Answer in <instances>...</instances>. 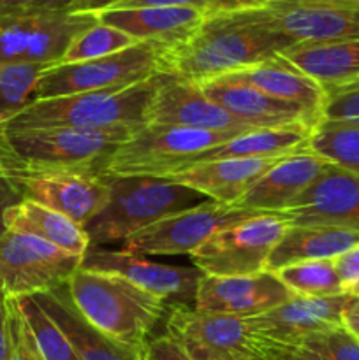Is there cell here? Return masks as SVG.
Here are the masks:
<instances>
[{
	"label": "cell",
	"mask_w": 359,
	"mask_h": 360,
	"mask_svg": "<svg viewBox=\"0 0 359 360\" xmlns=\"http://www.w3.org/2000/svg\"><path fill=\"white\" fill-rule=\"evenodd\" d=\"M289 46L291 41L239 14H211L189 39L164 48L160 74L203 84L264 62Z\"/></svg>",
	"instance_id": "1"
},
{
	"label": "cell",
	"mask_w": 359,
	"mask_h": 360,
	"mask_svg": "<svg viewBox=\"0 0 359 360\" xmlns=\"http://www.w3.org/2000/svg\"><path fill=\"white\" fill-rule=\"evenodd\" d=\"M77 311L113 340L144 352L150 333L165 311L157 295L111 273L80 267L65 283Z\"/></svg>",
	"instance_id": "2"
},
{
	"label": "cell",
	"mask_w": 359,
	"mask_h": 360,
	"mask_svg": "<svg viewBox=\"0 0 359 360\" xmlns=\"http://www.w3.org/2000/svg\"><path fill=\"white\" fill-rule=\"evenodd\" d=\"M109 199L84 225L90 246L125 243L141 229L208 200L196 190L153 176L106 174Z\"/></svg>",
	"instance_id": "3"
},
{
	"label": "cell",
	"mask_w": 359,
	"mask_h": 360,
	"mask_svg": "<svg viewBox=\"0 0 359 360\" xmlns=\"http://www.w3.org/2000/svg\"><path fill=\"white\" fill-rule=\"evenodd\" d=\"M158 77L160 74L129 86L106 88L63 97L35 98L0 129L69 127L99 130L113 127H143L146 125V108L157 88Z\"/></svg>",
	"instance_id": "4"
},
{
	"label": "cell",
	"mask_w": 359,
	"mask_h": 360,
	"mask_svg": "<svg viewBox=\"0 0 359 360\" xmlns=\"http://www.w3.org/2000/svg\"><path fill=\"white\" fill-rule=\"evenodd\" d=\"M141 127L81 130L69 127L0 129V153L32 167L76 169L106 174L116 148Z\"/></svg>",
	"instance_id": "5"
},
{
	"label": "cell",
	"mask_w": 359,
	"mask_h": 360,
	"mask_svg": "<svg viewBox=\"0 0 359 360\" xmlns=\"http://www.w3.org/2000/svg\"><path fill=\"white\" fill-rule=\"evenodd\" d=\"M0 167L21 195L84 227L109 199L106 174L76 169L32 167L0 153Z\"/></svg>",
	"instance_id": "6"
},
{
	"label": "cell",
	"mask_w": 359,
	"mask_h": 360,
	"mask_svg": "<svg viewBox=\"0 0 359 360\" xmlns=\"http://www.w3.org/2000/svg\"><path fill=\"white\" fill-rule=\"evenodd\" d=\"M250 132V130H248ZM243 132H213L146 123L120 144L108 162L106 174L165 178L201 151Z\"/></svg>",
	"instance_id": "7"
},
{
	"label": "cell",
	"mask_w": 359,
	"mask_h": 360,
	"mask_svg": "<svg viewBox=\"0 0 359 360\" xmlns=\"http://www.w3.org/2000/svg\"><path fill=\"white\" fill-rule=\"evenodd\" d=\"M97 21V14L48 7H32L0 16V63L56 65L73 39Z\"/></svg>",
	"instance_id": "8"
},
{
	"label": "cell",
	"mask_w": 359,
	"mask_h": 360,
	"mask_svg": "<svg viewBox=\"0 0 359 360\" xmlns=\"http://www.w3.org/2000/svg\"><path fill=\"white\" fill-rule=\"evenodd\" d=\"M164 46L137 42L123 51L76 63H56L42 70L35 98L129 86L160 74Z\"/></svg>",
	"instance_id": "9"
},
{
	"label": "cell",
	"mask_w": 359,
	"mask_h": 360,
	"mask_svg": "<svg viewBox=\"0 0 359 360\" xmlns=\"http://www.w3.org/2000/svg\"><path fill=\"white\" fill-rule=\"evenodd\" d=\"M231 13L282 35L292 46L359 39V4L271 0Z\"/></svg>",
	"instance_id": "10"
},
{
	"label": "cell",
	"mask_w": 359,
	"mask_h": 360,
	"mask_svg": "<svg viewBox=\"0 0 359 360\" xmlns=\"http://www.w3.org/2000/svg\"><path fill=\"white\" fill-rule=\"evenodd\" d=\"M287 227L289 221L282 214H257L222 229L190 253V259L204 276L263 273Z\"/></svg>",
	"instance_id": "11"
},
{
	"label": "cell",
	"mask_w": 359,
	"mask_h": 360,
	"mask_svg": "<svg viewBox=\"0 0 359 360\" xmlns=\"http://www.w3.org/2000/svg\"><path fill=\"white\" fill-rule=\"evenodd\" d=\"M81 259L35 236L6 231L0 236V292L21 299L62 287L80 269Z\"/></svg>",
	"instance_id": "12"
},
{
	"label": "cell",
	"mask_w": 359,
	"mask_h": 360,
	"mask_svg": "<svg viewBox=\"0 0 359 360\" xmlns=\"http://www.w3.org/2000/svg\"><path fill=\"white\" fill-rule=\"evenodd\" d=\"M257 214L264 213L239 210L236 206H227L208 199L190 210L162 218L141 229L127 239L123 250L141 257L190 255L222 229Z\"/></svg>",
	"instance_id": "13"
},
{
	"label": "cell",
	"mask_w": 359,
	"mask_h": 360,
	"mask_svg": "<svg viewBox=\"0 0 359 360\" xmlns=\"http://www.w3.org/2000/svg\"><path fill=\"white\" fill-rule=\"evenodd\" d=\"M168 334L192 360H248L256 355L246 319L176 304L168 315Z\"/></svg>",
	"instance_id": "14"
},
{
	"label": "cell",
	"mask_w": 359,
	"mask_h": 360,
	"mask_svg": "<svg viewBox=\"0 0 359 360\" xmlns=\"http://www.w3.org/2000/svg\"><path fill=\"white\" fill-rule=\"evenodd\" d=\"M359 301L348 294L331 297L294 295L284 304L246 319L250 336L256 345L298 347L303 340L320 330L344 326V313Z\"/></svg>",
	"instance_id": "15"
},
{
	"label": "cell",
	"mask_w": 359,
	"mask_h": 360,
	"mask_svg": "<svg viewBox=\"0 0 359 360\" xmlns=\"http://www.w3.org/2000/svg\"><path fill=\"white\" fill-rule=\"evenodd\" d=\"M81 267L97 273H111L160 297L165 304L194 306L197 285L204 276L197 267H180L151 262L125 250H101L90 246L81 259Z\"/></svg>",
	"instance_id": "16"
},
{
	"label": "cell",
	"mask_w": 359,
	"mask_h": 360,
	"mask_svg": "<svg viewBox=\"0 0 359 360\" xmlns=\"http://www.w3.org/2000/svg\"><path fill=\"white\" fill-rule=\"evenodd\" d=\"M146 123L213 132H248L260 130L229 115L224 108L204 95L199 84L176 77H158L157 88L146 108Z\"/></svg>",
	"instance_id": "17"
},
{
	"label": "cell",
	"mask_w": 359,
	"mask_h": 360,
	"mask_svg": "<svg viewBox=\"0 0 359 360\" xmlns=\"http://www.w3.org/2000/svg\"><path fill=\"white\" fill-rule=\"evenodd\" d=\"M208 98L229 115L260 130H301L312 134L319 120L298 104L280 101L231 77H217L199 84Z\"/></svg>",
	"instance_id": "18"
},
{
	"label": "cell",
	"mask_w": 359,
	"mask_h": 360,
	"mask_svg": "<svg viewBox=\"0 0 359 360\" xmlns=\"http://www.w3.org/2000/svg\"><path fill=\"white\" fill-rule=\"evenodd\" d=\"M282 217L289 225H326L359 232V176L331 164Z\"/></svg>",
	"instance_id": "19"
},
{
	"label": "cell",
	"mask_w": 359,
	"mask_h": 360,
	"mask_svg": "<svg viewBox=\"0 0 359 360\" xmlns=\"http://www.w3.org/2000/svg\"><path fill=\"white\" fill-rule=\"evenodd\" d=\"M294 297L277 273L263 271L248 276H203L197 285L196 306L203 311L224 315H263Z\"/></svg>",
	"instance_id": "20"
},
{
	"label": "cell",
	"mask_w": 359,
	"mask_h": 360,
	"mask_svg": "<svg viewBox=\"0 0 359 360\" xmlns=\"http://www.w3.org/2000/svg\"><path fill=\"white\" fill-rule=\"evenodd\" d=\"M329 165V160L310 148L284 157L234 206L264 214H282Z\"/></svg>",
	"instance_id": "21"
},
{
	"label": "cell",
	"mask_w": 359,
	"mask_h": 360,
	"mask_svg": "<svg viewBox=\"0 0 359 360\" xmlns=\"http://www.w3.org/2000/svg\"><path fill=\"white\" fill-rule=\"evenodd\" d=\"M273 158H225L192 165L185 171L165 176L169 181L196 190L206 199L234 206L278 160Z\"/></svg>",
	"instance_id": "22"
},
{
	"label": "cell",
	"mask_w": 359,
	"mask_h": 360,
	"mask_svg": "<svg viewBox=\"0 0 359 360\" xmlns=\"http://www.w3.org/2000/svg\"><path fill=\"white\" fill-rule=\"evenodd\" d=\"M99 21L125 32L136 42H153L164 48L189 39L206 20V13L194 7H137L108 9Z\"/></svg>",
	"instance_id": "23"
},
{
	"label": "cell",
	"mask_w": 359,
	"mask_h": 360,
	"mask_svg": "<svg viewBox=\"0 0 359 360\" xmlns=\"http://www.w3.org/2000/svg\"><path fill=\"white\" fill-rule=\"evenodd\" d=\"M34 299L62 329L80 360H144V352L134 350L88 323L74 306L65 285Z\"/></svg>",
	"instance_id": "24"
},
{
	"label": "cell",
	"mask_w": 359,
	"mask_h": 360,
	"mask_svg": "<svg viewBox=\"0 0 359 360\" xmlns=\"http://www.w3.org/2000/svg\"><path fill=\"white\" fill-rule=\"evenodd\" d=\"M225 77L250 84L280 101L301 105L305 111L322 122V111L327 101L324 86L284 58L280 53L256 65L227 74Z\"/></svg>",
	"instance_id": "25"
},
{
	"label": "cell",
	"mask_w": 359,
	"mask_h": 360,
	"mask_svg": "<svg viewBox=\"0 0 359 360\" xmlns=\"http://www.w3.org/2000/svg\"><path fill=\"white\" fill-rule=\"evenodd\" d=\"M359 245V232L326 225H289L271 252L266 271L312 260H333Z\"/></svg>",
	"instance_id": "26"
},
{
	"label": "cell",
	"mask_w": 359,
	"mask_h": 360,
	"mask_svg": "<svg viewBox=\"0 0 359 360\" xmlns=\"http://www.w3.org/2000/svg\"><path fill=\"white\" fill-rule=\"evenodd\" d=\"M331 91L359 79V39L294 44L280 53Z\"/></svg>",
	"instance_id": "27"
},
{
	"label": "cell",
	"mask_w": 359,
	"mask_h": 360,
	"mask_svg": "<svg viewBox=\"0 0 359 360\" xmlns=\"http://www.w3.org/2000/svg\"><path fill=\"white\" fill-rule=\"evenodd\" d=\"M6 229L30 234L70 255L83 257L90 248V239L81 225L55 210L32 200H21L6 213Z\"/></svg>",
	"instance_id": "28"
},
{
	"label": "cell",
	"mask_w": 359,
	"mask_h": 360,
	"mask_svg": "<svg viewBox=\"0 0 359 360\" xmlns=\"http://www.w3.org/2000/svg\"><path fill=\"white\" fill-rule=\"evenodd\" d=\"M312 134L301 130H250L238 134L225 143L194 155L176 172L185 171L192 165L225 158H273L289 157L306 150ZM175 174V172H172Z\"/></svg>",
	"instance_id": "29"
},
{
	"label": "cell",
	"mask_w": 359,
	"mask_h": 360,
	"mask_svg": "<svg viewBox=\"0 0 359 360\" xmlns=\"http://www.w3.org/2000/svg\"><path fill=\"white\" fill-rule=\"evenodd\" d=\"M44 65L0 63V127L35 101Z\"/></svg>",
	"instance_id": "30"
},
{
	"label": "cell",
	"mask_w": 359,
	"mask_h": 360,
	"mask_svg": "<svg viewBox=\"0 0 359 360\" xmlns=\"http://www.w3.org/2000/svg\"><path fill=\"white\" fill-rule=\"evenodd\" d=\"M277 276L294 295L303 297H331L345 294L333 260H312L282 267Z\"/></svg>",
	"instance_id": "31"
},
{
	"label": "cell",
	"mask_w": 359,
	"mask_h": 360,
	"mask_svg": "<svg viewBox=\"0 0 359 360\" xmlns=\"http://www.w3.org/2000/svg\"><path fill=\"white\" fill-rule=\"evenodd\" d=\"M313 153L359 176V127L319 123L308 139Z\"/></svg>",
	"instance_id": "32"
},
{
	"label": "cell",
	"mask_w": 359,
	"mask_h": 360,
	"mask_svg": "<svg viewBox=\"0 0 359 360\" xmlns=\"http://www.w3.org/2000/svg\"><path fill=\"white\" fill-rule=\"evenodd\" d=\"M134 44L137 42L129 34L97 21L73 39L60 63H76L102 58V56L123 51Z\"/></svg>",
	"instance_id": "33"
},
{
	"label": "cell",
	"mask_w": 359,
	"mask_h": 360,
	"mask_svg": "<svg viewBox=\"0 0 359 360\" xmlns=\"http://www.w3.org/2000/svg\"><path fill=\"white\" fill-rule=\"evenodd\" d=\"M21 311L27 319L28 327H30L34 340L37 343L39 352H41L44 360H80L76 350L67 340L65 334L62 333L58 326L51 320V316L35 302L34 297H21L18 299Z\"/></svg>",
	"instance_id": "34"
},
{
	"label": "cell",
	"mask_w": 359,
	"mask_h": 360,
	"mask_svg": "<svg viewBox=\"0 0 359 360\" xmlns=\"http://www.w3.org/2000/svg\"><path fill=\"white\" fill-rule=\"evenodd\" d=\"M292 348L308 352L322 360H359V338L345 326L312 334Z\"/></svg>",
	"instance_id": "35"
},
{
	"label": "cell",
	"mask_w": 359,
	"mask_h": 360,
	"mask_svg": "<svg viewBox=\"0 0 359 360\" xmlns=\"http://www.w3.org/2000/svg\"><path fill=\"white\" fill-rule=\"evenodd\" d=\"M7 360H44L39 352L18 299H9V355Z\"/></svg>",
	"instance_id": "36"
},
{
	"label": "cell",
	"mask_w": 359,
	"mask_h": 360,
	"mask_svg": "<svg viewBox=\"0 0 359 360\" xmlns=\"http://www.w3.org/2000/svg\"><path fill=\"white\" fill-rule=\"evenodd\" d=\"M322 122L359 127V83L327 91Z\"/></svg>",
	"instance_id": "37"
},
{
	"label": "cell",
	"mask_w": 359,
	"mask_h": 360,
	"mask_svg": "<svg viewBox=\"0 0 359 360\" xmlns=\"http://www.w3.org/2000/svg\"><path fill=\"white\" fill-rule=\"evenodd\" d=\"M123 0H42L37 7L60 9L77 14H101Z\"/></svg>",
	"instance_id": "38"
},
{
	"label": "cell",
	"mask_w": 359,
	"mask_h": 360,
	"mask_svg": "<svg viewBox=\"0 0 359 360\" xmlns=\"http://www.w3.org/2000/svg\"><path fill=\"white\" fill-rule=\"evenodd\" d=\"M144 360H192L182 345L169 334L148 340L144 347Z\"/></svg>",
	"instance_id": "39"
},
{
	"label": "cell",
	"mask_w": 359,
	"mask_h": 360,
	"mask_svg": "<svg viewBox=\"0 0 359 360\" xmlns=\"http://www.w3.org/2000/svg\"><path fill=\"white\" fill-rule=\"evenodd\" d=\"M213 0H123L111 9H137V7H194L210 13Z\"/></svg>",
	"instance_id": "40"
},
{
	"label": "cell",
	"mask_w": 359,
	"mask_h": 360,
	"mask_svg": "<svg viewBox=\"0 0 359 360\" xmlns=\"http://www.w3.org/2000/svg\"><path fill=\"white\" fill-rule=\"evenodd\" d=\"M334 269H336L338 278H340L344 290L351 285L359 281V245L351 248L348 252L341 253L340 257L333 259Z\"/></svg>",
	"instance_id": "41"
},
{
	"label": "cell",
	"mask_w": 359,
	"mask_h": 360,
	"mask_svg": "<svg viewBox=\"0 0 359 360\" xmlns=\"http://www.w3.org/2000/svg\"><path fill=\"white\" fill-rule=\"evenodd\" d=\"M256 352L267 360H322L299 348L278 347V345H256Z\"/></svg>",
	"instance_id": "42"
},
{
	"label": "cell",
	"mask_w": 359,
	"mask_h": 360,
	"mask_svg": "<svg viewBox=\"0 0 359 360\" xmlns=\"http://www.w3.org/2000/svg\"><path fill=\"white\" fill-rule=\"evenodd\" d=\"M21 195L18 193V190L14 188L13 183L9 181V178L6 176V172L0 167V236L7 231L6 229V213L14 207L16 204L21 202Z\"/></svg>",
	"instance_id": "43"
},
{
	"label": "cell",
	"mask_w": 359,
	"mask_h": 360,
	"mask_svg": "<svg viewBox=\"0 0 359 360\" xmlns=\"http://www.w3.org/2000/svg\"><path fill=\"white\" fill-rule=\"evenodd\" d=\"M9 355V297L0 292V360Z\"/></svg>",
	"instance_id": "44"
},
{
	"label": "cell",
	"mask_w": 359,
	"mask_h": 360,
	"mask_svg": "<svg viewBox=\"0 0 359 360\" xmlns=\"http://www.w3.org/2000/svg\"><path fill=\"white\" fill-rule=\"evenodd\" d=\"M266 2H271V0H213L208 16L220 13H231V11L248 9V7H256Z\"/></svg>",
	"instance_id": "45"
},
{
	"label": "cell",
	"mask_w": 359,
	"mask_h": 360,
	"mask_svg": "<svg viewBox=\"0 0 359 360\" xmlns=\"http://www.w3.org/2000/svg\"><path fill=\"white\" fill-rule=\"evenodd\" d=\"M42 0H0V16L37 7Z\"/></svg>",
	"instance_id": "46"
},
{
	"label": "cell",
	"mask_w": 359,
	"mask_h": 360,
	"mask_svg": "<svg viewBox=\"0 0 359 360\" xmlns=\"http://www.w3.org/2000/svg\"><path fill=\"white\" fill-rule=\"evenodd\" d=\"M344 326L351 330L352 334L359 338V301H355L347 311L344 313Z\"/></svg>",
	"instance_id": "47"
},
{
	"label": "cell",
	"mask_w": 359,
	"mask_h": 360,
	"mask_svg": "<svg viewBox=\"0 0 359 360\" xmlns=\"http://www.w3.org/2000/svg\"><path fill=\"white\" fill-rule=\"evenodd\" d=\"M345 294L354 295V297L359 299V281H358V283H354V285H351V287L345 288Z\"/></svg>",
	"instance_id": "48"
},
{
	"label": "cell",
	"mask_w": 359,
	"mask_h": 360,
	"mask_svg": "<svg viewBox=\"0 0 359 360\" xmlns=\"http://www.w3.org/2000/svg\"><path fill=\"white\" fill-rule=\"evenodd\" d=\"M320 2H338V4H359V0H320Z\"/></svg>",
	"instance_id": "49"
},
{
	"label": "cell",
	"mask_w": 359,
	"mask_h": 360,
	"mask_svg": "<svg viewBox=\"0 0 359 360\" xmlns=\"http://www.w3.org/2000/svg\"><path fill=\"white\" fill-rule=\"evenodd\" d=\"M248 360H267V359H266V357H263V355L256 354V355H252V357H250Z\"/></svg>",
	"instance_id": "50"
},
{
	"label": "cell",
	"mask_w": 359,
	"mask_h": 360,
	"mask_svg": "<svg viewBox=\"0 0 359 360\" xmlns=\"http://www.w3.org/2000/svg\"><path fill=\"white\" fill-rule=\"evenodd\" d=\"M358 83H359V79L354 81V83H351V84H358ZM345 86H348V84H345ZM341 88H344V86H341Z\"/></svg>",
	"instance_id": "51"
}]
</instances>
